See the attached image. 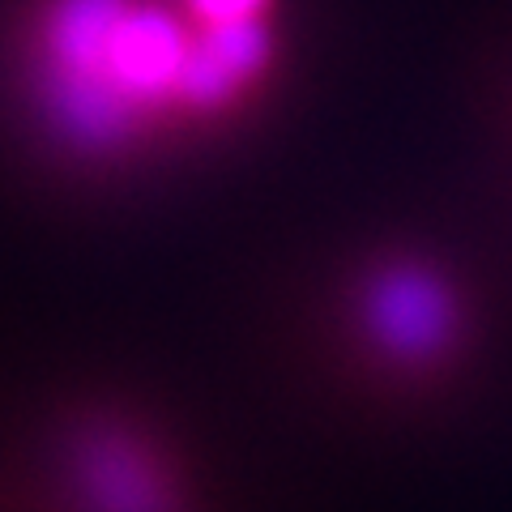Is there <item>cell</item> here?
Masks as SVG:
<instances>
[{
	"instance_id": "obj_1",
	"label": "cell",
	"mask_w": 512,
	"mask_h": 512,
	"mask_svg": "<svg viewBox=\"0 0 512 512\" xmlns=\"http://www.w3.org/2000/svg\"><path fill=\"white\" fill-rule=\"evenodd\" d=\"M278 0H47L35 22L43 111L86 150L210 120L274 69Z\"/></svg>"
},
{
	"instance_id": "obj_2",
	"label": "cell",
	"mask_w": 512,
	"mask_h": 512,
	"mask_svg": "<svg viewBox=\"0 0 512 512\" xmlns=\"http://www.w3.org/2000/svg\"><path fill=\"white\" fill-rule=\"evenodd\" d=\"M0 512H235L214 453L128 393H56L0 423Z\"/></svg>"
},
{
	"instance_id": "obj_3",
	"label": "cell",
	"mask_w": 512,
	"mask_h": 512,
	"mask_svg": "<svg viewBox=\"0 0 512 512\" xmlns=\"http://www.w3.org/2000/svg\"><path fill=\"white\" fill-rule=\"evenodd\" d=\"M474 355L457 278L423 256H384L350 291V389L363 419L419 423L453 402Z\"/></svg>"
}]
</instances>
